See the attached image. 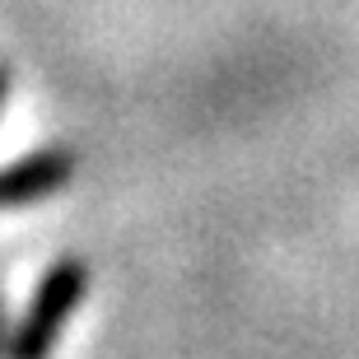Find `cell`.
<instances>
[{"label": "cell", "mask_w": 359, "mask_h": 359, "mask_svg": "<svg viewBox=\"0 0 359 359\" xmlns=\"http://www.w3.org/2000/svg\"><path fill=\"white\" fill-rule=\"evenodd\" d=\"M10 332H14V327H5V308H0V355L10 350Z\"/></svg>", "instance_id": "cell-3"}, {"label": "cell", "mask_w": 359, "mask_h": 359, "mask_svg": "<svg viewBox=\"0 0 359 359\" xmlns=\"http://www.w3.org/2000/svg\"><path fill=\"white\" fill-rule=\"evenodd\" d=\"M5 98H10V70L0 66V112H5Z\"/></svg>", "instance_id": "cell-4"}, {"label": "cell", "mask_w": 359, "mask_h": 359, "mask_svg": "<svg viewBox=\"0 0 359 359\" xmlns=\"http://www.w3.org/2000/svg\"><path fill=\"white\" fill-rule=\"evenodd\" d=\"M75 168H80V154L70 145H42L24 159L5 163L0 168V210H24V205L56 196L75 177Z\"/></svg>", "instance_id": "cell-2"}, {"label": "cell", "mask_w": 359, "mask_h": 359, "mask_svg": "<svg viewBox=\"0 0 359 359\" xmlns=\"http://www.w3.org/2000/svg\"><path fill=\"white\" fill-rule=\"evenodd\" d=\"M84 294H89V262L75 252L56 257L52 266L42 271L19 327L10 332L5 359H52V350L61 346V336L75 318V308L84 304Z\"/></svg>", "instance_id": "cell-1"}]
</instances>
